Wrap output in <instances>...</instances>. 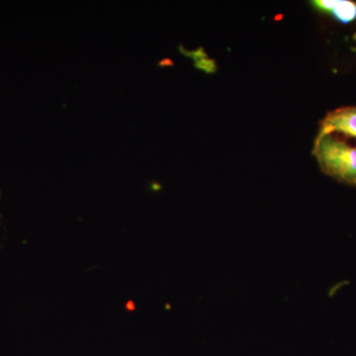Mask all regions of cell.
I'll list each match as a JSON object with an SVG mask.
<instances>
[{"instance_id": "277c9868", "label": "cell", "mask_w": 356, "mask_h": 356, "mask_svg": "<svg viewBox=\"0 0 356 356\" xmlns=\"http://www.w3.org/2000/svg\"><path fill=\"white\" fill-rule=\"evenodd\" d=\"M353 39H355L356 41V34L355 35V36H353Z\"/></svg>"}, {"instance_id": "6da1fadb", "label": "cell", "mask_w": 356, "mask_h": 356, "mask_svg": "<svg viewBox=\"0 0 356 356\" xmlns=\"http://www.w3.org/2000/svg\"><path fill=\"white\" fill-rule=\"evenodd\" d=\"M313 154L325 175L356 186V146L334 134H327L316 137Z\"/></svg>"}, {"instance_id": "7a4b0ae2", "label": "cell", "mask_w": 356, "mask_h": 356, "mask_svg": "<svg viewBox=\"0 0 356 356\" xmlns=\"http://www.w3.org/2000/svg\"><path fill=\"white\" fill-rule=\"evenodd\" d=\"M334 133L356 139V106L341 107L325 115L321 121L317 137Z\"/></svg>"}, {"instance_id": "3957f363", "label": "cell", "mask_w": 356, "mask_h": 356, "mask_svg": "<svg viewBox=\"0 0 356 356\" xmlns=\"http://www.w3.org/2000/svg\"><path fill=\"white\" fill-rule=\"evenodd\" d=\"M313 6L324 13L332 14L334 19L348 24L356 19V2L350 0H316Z\"/></svg>"}]
</instances>
